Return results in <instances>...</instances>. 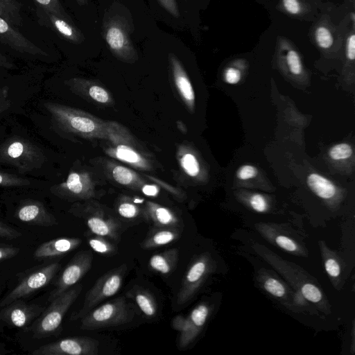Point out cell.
<instances>
[{"instance_id":"cell-21","label":"cell","mask_w":355,"mask_h":355,"mask_svg":"<svg viewBox=\"0 0 355 355\" xmlns=\"http://www.w3.org/2000/svg\"><path fill=\"white\" fill-rule=\"evenodd\" d=\"M306 182L313 192L322 198H331L336 193L334 184L317 173L310 174L307 178Z\"/></svg>"},{"instance_id":"cell-3","label":"cell","mask_w":355,"mask_h":355,"mask_svg":"<svg viewBox=\"0 0 355 355\" xmlns=\"http://www.w3.org/2000/svg\"><path fill=\"white\" fill-rule=\"evenodd\" d=\"M134 316V308L121 297L89 311L80 319V328L94 330L118 326L130 322Z\"/></svg>"},{"instance_id":"cell-5","label":"cell","mask_w":355,"mask_h":355,"mask_svg":"<svg viewBox=\"0 0 355 355\" xmlns=\"http://www.w3.org/2000/svg\"><path fill=\"white\" fill-rule=\"evenodd\" d=\"M60 268L58 262L43 266L27 275L10 293L0 301V307L12 302L26 297L48 285L54 278Z\"/></svg>"},{"instance_id":"cell-9","label":"cell","mask_w":355,"mask_h":355,"mask_svg":"<svg viewBox=\"0 0 355 355\" xmlns=\"http://www.w3.org/2000/svg\"><path fill=\"white\" fill-rule=\"evenodd\" d=\"M44 309L40 305L18 299L2 307L0 311V320L12 327L24 329L26 331Z\"/></svg>"},{"instance_id":"cell-48","label":"cell","mask_w":355,"mask_h":355,"mask_svg":"<svg viewBox=\"0 0 355 355\" xmlns=\"http://www.w3.org/2000/svg\"><path fill=\"white\" fill-rule=\"evenodd\" d=\"M80 6H85L87 4L88 0H76Z\"/></svg>"},{"instance_id":"cell-15","label":"cell","mask_w":355,"mask_h":355,"mask_svg":"<svg viewBox=\"0 0 355 355\" xmlns=\"http://www.w3.org/2000/svg\"><path fill=\"white\" fill-rule=\"evenodd\" d=\"M207 269V261L205 258L198 259L191 265L177 295L176 303L178 306H182L191 298L206 274Z\"/></svg>"},{"instance_id":"cell-4","label":"cell","mask_w":355,"mask_h":355,"mask_svg":"<svg viewBox=\"0 0 355 355\" xmlns=\"http://www.w3.org/2000/svg\"><path fill=\"white\" fill-rule=\"evenodd\" d=\"M126 270V265L123 264L102 275L87 293L82 307L71 314L70 320L81 319L100 302L115 295L121 286Z\"/></svg>"},{"instance_id":"cell-6","label":"cell","mask_w":355,"mask_h":355,"mask_svg":"<svg viewBox=\"0 0 355 355\" xmlns=\"http://www.w3.org/2000/svg\"><path fill=\"white\" fill-rule=\"evenodd\" d=\"M98 340L88 336L64 338L35 349L33 355H96Z\"/></svg>"},{"instance_id":"cell-35","label":"cell","mask_w":355,"mask_h":355,"mask_svg":"<svg viewBox=\"0 0 355 355\" xmlns=\"http://www.w3.org/2000/svg\"><path fill=\"white\" fill-rule=\"evenodd\" d=\"M265 289L275 297H281L285 293L284 286L277 279H268L264 283Z\"/></svg>"},{"instance_id":"cell-22","label":"cell","mask_w":355,"mask_h":355,"mask_svg":"<svg viewBox=\"0 0 355 355\" xmlns=\"http://www.w3.org/2000/svg\"><path fill=\"white\" fill-rule=\"evenodd\" d=\"M22 6L17 0H0V17L15 27L21 26L23 24Z\"/></svg>"},{"instance_id":"cell-16","label":"cell","mask_w":355,"mask_h":355,"mask_svg":"<svg viewBox=\"0 0 355 355\" xmlns=\"http://www.w3.org/2000/svg\"><path fill=\"white\" fill-rule=\"evenodd\" d=\"M82 241L79 238L60 237L42 243L34 252V257L38 260L51 259L64 256L77 248Z\"/></svg>"},{"instance_id":"cell-45","label":"cell","mask_w":355,"mask_h":355,"mask_svg":"<svg viewBox=\"0 0 355 355\" xmlns=\"http://www.w3.org/2000/svg\"><path fill=\"white\" fill-rule=\"evenodd\" d=\"M325 270L327 272L331 277H338L340 275V268L339 264L336 260L333 259H329L325 261L324 263Z\"/></svg>"},{"instance_id":"cell-33","label":"cell","mask_w":355,"mask_h":355,"mask_svg":"<svg viewBox=\"0 0 355 355\" xmlns=\"http://www.w3.org/2000/svg\"><path fill=\"white\" fill-rule=\"evenodd\" d=\"M118 213L123 218L131 219L139 215V210L135 205L129 202H123L119 205Z\"/></svg>"},{"instance_id":"cell-32","label":"cell","mask_w":355,"mask_h":355,"mask_svg":"<svg viewBox=\"0 0 355 355\" xmlns=\"http://www.w3.org/2000/svg\"><path fill=\"white\" fill-rule=\"evenodd\" d=\"M112 175L114 180L121 184H128L133 179L130 171L121 166H117L114 168Z\"/></svg>"},{"instance_id":"cell-41","label":"cell","mask_w":355,"mask_h":355,"mask_svg":"<svg viewBox=\"0 0 355 355\" xmlns=\"http://www.w3.org/2000/svg\"><path fill=\"white\" fill-rule=\"evenodd\" d=\"M250 205L258 212L265 211L267 209V202L265 198L260 194H255L251 197Z\"/></svg>"},{"instance_id":"cell-27","label":"cell","mask_w":355,"mask_h":355,"mask_svg":"<svg viewBox=\"0 0 355 355\" xmlns=\"http://www.w3.org/2000/svg\"><path fill=\"white\" fill-rule=\"evenodd\" d=\"M31 184L28 179L17 175L0 171V187H25Z\"/></svg>"},{"instance_id":"cell-18","label":"cell","mask_w":355,"mask_h":355,"mask_svg":"<svg viewBox=\"0 0 355 355\" xmlns=\"http://www.w3.org/2000/svg\"><path fill=\"white\" fill-rule=\"evenodd\" d=\"M146 218L153 223V227L182 230L178 217L166 207L150 204L146 211Z\"/></svg>"},{"instance_id":"cell-29","label":"cell","mask_w":355,"mask_h":355,"mask_svg":"<svg viewBox=\"0 0 355 355\" xmlns=\"http://www.w3.org/2000/svg\"><path fill=\"white\" fill-rule=\"evenodd\" d=\"M352 154V147L347 144L334 146L329 151V156L334 160L345 159Z\"/></svg>"},{"instance_id":"cell-36","label":"cell","mask_w":355,"mask_h":355,"mask_svg":"<svg viewBox=\"0 0 355 355\" xmlns=\"http://www.w3.org/2000/svg\"><path fill=\"white\" fill-rule=\"evenodd\" d=\"M21 233L0 220V238L13 240L21 236Z\"/></svg>"},{"instance_id":"cell-19","label":"cell","mask_w":355,"mask_h":355,"mask_svg":"<svg viewBox=\"0 0 355 355\" xmlns=\"http://www.w3.org/2000/svg\"><path fill=\"white\" fill-rule=\"evenodd\" d=\"M168 58L177 87L187 101L193 102L194 100V92L180 62L173 53H170Z\"/></svg>"},{"instance_id":"cell-44","label":"cell","mask_w":355,"mask_h":355,"mask_svg":"<svg viewBox=\"0 0 355 355\" xmlns=\"http://www.w3.org/2000/svg\"><path fill=\"white\" fill-rule=\"evenodd\" d=\"M19 252L20 248L17 247H0V261L15 257Z\"/></svg>"},{"instance_id":"cell-39","label":"cell","mask_w":355,"mask_h":355,"mask_svg":"<svg viewBox=\"0 0 355 355\" xmlns=\"http://www.w3.org/2000/svg\"><path fill=\"white\" fill-rule=\"evenodd\" d=\"M12 105L9 98V88L8 86L0 87V114L8 110Z\"/></svg>"},{"instance_id":"cell-10","label":"cell","mask_w":355,"mask_h":355,"mask_svg":"<svg viewBox=\"0 0 355 355\" xmlns=\"http://www.w3.org/2000/svg\"><path fill=\"white\" fill-rule=\"evenodd\" d=\"M35 15L40 26L49 28L63 40L73 44H81L84 42L83 34L73 25L71 20L37 6Z\"/></svg>"},{"instance_id":"cell-17","label":"cell","mask_w":355,"mask_h":355,"mask_svg":"<svg viewBox=\"0 0 355 355\" xmlns=\"http://www.w3.org/2000/svg\"><path fill=\"white\" fill-rule=\"evenodd\" d=\"M182 230L168 227H153L148 236L141 243L144 249H151L168 244L177 240L181 235Z\"/></svg>"},{"instance_id":"cell-28","label":"cell","mask_w":355,"mask_h":355,"mask_svg":"<svg viewBox=\"0 0 355 355\" xmlns=\"http://www.w3.org/2000/svg\"><path fill=\"white\" fill-rule=\"evenodd\" d=\"M37 7L42 8L62 17L71 19L63 9L60 0H33Z\"/></svg>"},{"instance_id":"cell-31","label":"cell","mask_w":355,"mask_h":355,"mask_svg":"<svg viewBox=\"0 0 355 355\" xmlns=\"http://www.w3.org/2000/svg\"><path fill=\"white\" fill-rule=\"evenodd\" d=\"M115 155L118 159L130 163H139L141 162L140 156L125 146H119L116 150Z\"/></svg>"},{"instance_id":"cell-46","label":"cell","mask_w":355,"mask_h":355,"mask_svg":"<svg viewBox=\"0 0 355 355\" xmlns=\"http://www.w3.org/2000/svg\"><path fill=\"white\" fill-rule=\"evenodd\" d=\"M0 66L7 69H14L16 68L14 62L6 55L0 53Z\"/></svg>"},{"instance_id":"cell-47","label":"cell","mask_w":355,"mask_h":355,"mask_svg":"<svg viewBox=\"0 0 355 355\" xmlns=\"http://www.w3.org/2000/svg\"><path fill=\"white\" fill-rule=\"evenodd\" d=\"M158 189L156 186L152 184L144 185L142 188V192L148 196H155L158 193Z\"/></svg>"},{"instance_id":"cell-1","label":"cell","mask_w":355,"mask_h":355,"mask_svg":"<svg viewBox=\"0 0 355 355\" xmlns=\"http://www.w3.org/2000/svg\"><path fill=\"white\" fill-rule=\"evenodd\" d=\"M46 159L41 148L19 136L9 137L0 144V163L14 166L19 173L41 168Z\"/></svg>"},{"instance_id":"cell-42","label":"cell","mask_w":355,"mask_h":355,"mask_svg":"<svg viewBox=\"0 0 355 355\" xmlns=\"http://www.w3.org/2000/svg\"><path fill=\"white\" fill-rule=\"evenodd\" d=\"M160 5L171 15L175 17H180V11L178 9L176 0H157Z\"/></svg>"},{"instance_id":"cell-25","label":"cell","mask_w":355,"mask_h":355,"mask_svg":"<svg viewBox=\"0 0 355 355\" xmlns=\"http://www.w3.org/2000/svg\"><path fill=\"white\" fill-rule=\"evenodd\" d=\"M282 10L291 16H302L310 11L305 0H280Z\"/></svg>"},{"instance_id":"cell-24","label":"cell","mask_w":355,"mask_h":355,"mask_svg":"<svg viewBox=\"0 0 355 355\" xmlns=\"http://www.w3.org/2000/svg\"><path fill=\"white\" fill-rule=\"evenodd\" d=\"M313 38L317 46L323 50L331 49L334 43L331 28L327 23L320 22L313 30Z\"/></svg>"},{"instance_id":"cell-12","label":"cell","mask_w":355,"mask_h":355,"mask_svg":"<svg viewBox=\"0 0 355 355\" xmlns=\"http://www.w3.org/2000/svg\"><path fill=\"white\" fill-rule=\"evenodd\" d=\"M0 42L21 53L48 56L46 51L25 37L15 26L1 17H0Z\"/></svg>"},{"instance_id":"cell-23","label":"cell","mask_w":355,"mask_h":355,"mask_svg":"<svg viewBox=\"0 0 355 355\" xmlns=\"http://www.w3.org/2000/svg\"><path fill=\"white\" fill-rule=\"evenodd\" d=\"M132 296L140 310L148 317H153L157 311V305L153 295L142 288L134 289Z\"/></svg>"},{"instance_id":"cell-43","label":"cell","mask_w":355,"mask_h":355,"mask_svg":"<svg viewBox=\"0 0 355 355\" xmlns=\"http://www.w3.org/2000/svg\"><path fill=\"white\" fill-rule=\"evenodd\" d=\"M275 241L279 247L287 251L293 252L297 250L295 243L285 236H278Z\"/></svg>"},{"instance_id":"cell-7","label":"cell","mask_w":355,"mask_h":355,"mask_svg":"<svg viewBox=\"0 0 355 355\" xmlns=\"http://www.w3.org/2000/svg\"><path fill=\"white\" fill-rule=\"evenodd\" d=\"M93 254L91 250L80 251L73 257L55 283V288L50 293V302L75 284L92 267Z\"/></svg>"},{"instance_id":"cell-8","label":"cell","mask_w":355,"mask_h":355,"mask_svg":"<svg viewBox=\"0 0 355 355\" xmlns=\"http://www.w3.org/2000/svg\"><path fill=\"white\" fill-rule=\"evenodd\" d=\"M103 37L112 53L123 59H130L137 55V51L123 22L112 19L103 26Z\"/></svg>"},{"instance_id":"cell-20","label":"cell","mask_w":355,"mask_h":355,"mask_svg":"<svg viewBox=\"0 0 355 355\" xmlns=\"http://www.w3.org/2000/svg\"><path fill=\"white\" fill-rule=\"evenodd\" d=\"M178 260V250L173 248L153 254L149 260V266L153 270L167 275L175 269Z\"/></svg>"},{"instance_id":"cell-40","label":"cell","mask_w":355,"mask_h":355,"mask_svg":"<svg viewBox=\"0 0 355 355\" xmlns=\"http://www.w3.org/2000/svg\"><path fill=\"white\" fill-rule=\"evenodd\" d=\"M257 169L251 165H243L241 166L236 173L240 180H248L257 175Z\"/></svg>"},{"instance_id":"cell-34","label":"cell","mask_w":355,"mask_h":355,"mask_svg":"<svg viewBox=\"0 0 355 355\" xmlns=\"http://www.w3.org/2000/svg\"><path fill=\"white\" fill-rule=\"evenodd\" d=\"M304 297L312 302H318L322 298L320 290L311 284H305L301 288Z\"/></svg>"},{"instance_id":"cell-26","label":"cell","mask_w":355,"mask_h":355,"mask_svg":"<svg viewBox=\"0 0 355 355\" xmlns=\"http://www.w3.org/2000/svg\"><path fill=\"white\" fill-rule=\"evenodd\" d=\"M88 243L94 251L101 254L111 256L117 252L116 246L102 236L95 234L88 239Z\"/></svg>"},{"instance_id":"cell-11","label":"cell","mask_w":355,"mask_h":355,"mask_svg":"<svg viewBox=\"0 0 355 355\" xmlns=\"http://www.w3.org/2000/svg\"><path fill=\"white\" fill-rule=\"evenodd\" d=\"M15 217L22 223L41 227H51L58 224L56 218L42 202L31 199L20 202L15 210Z\"/></svg>"},{"instance_id":"cell-38","label":"cell","mask_w":355,"mask_h":355,"mask_svg":"<svg viewBox=\"0 0 355 355\" xmlns=\"http://www.w3.org/2000/svg\"><path fill=\"white\" fill-rule=\"evenodd\" d=\"M241 78V71L233 67H227L224 72V78L226 83L229 84H236Z\"/></svg>"},{"instance_id":"cell-37","label":"cell","mask_w":355,"mask_h":355,"mask_svg":"<svg viewBox=\"0 0 355 355\" xmlns=\"http://www.w3.org/2000/svg\"><path fill=\"white\" fill-rule=\"evenodd\" d=\"M89 94L94 100L100 103H106L109 100L107 92L103 88L97 85L91 87Z\"/></svg>"},{"instance_id":"cell-14","label":"cell","mask_w":355,"mask_h":355,"mask_svg":"<svg viewBox=\"0 0 355 355\" xmlns=\"http://www.w3.org/2000/svg\"><path fill=\"white\" fill-rule=\"evenodd\" d=\"M209 314V309L205 304L196 306L189 317L180 322L175 321V328L179 329L180 336L179 338V347L183 349L196 336L198 331L205 324Z\"/></svg>"},{"instance_id":"cell-2","label":"cell","mask_w":355,"mask_h":355,"mask_svg":"<svg viewBox=\"0 0 355 355\" xmlns=\"http://www.w3.org/2000/svg\"><path fill=\"white\" fill-rule=\"evenodd\" d=\"M82 289V284H75L50 301L49 306L43 310L26 331L31 332L33 336L37 339L56 335L66 313L76 300Z\"/></svg>"},{"instance_id":"cell-30","label":"cell","mask_w":355,"mask_h":355,"mask_svg":"<svg viewBox=\"0 0 355 355\" xmlns=\"http://www.w3.org/2000/svg\"><path fill=\"white\" fill-rule=\"evenodd\" d=\"M181 165L190 176H196L199 173L198 162L192 154H185L181 159Z\"/></svg>"},{"instance_id":"cell-13","label":"cell","mask_w":355,"mask_h":355,"mask_svg":"<svg viewBox=\"0 0 355 355\" xmlns=\"http://www.w3.org/2000/svg\"><path fill=\"white\" fill-rule=\"evenodd\" d=\"M83 217L89 230L94 234L119 240L121 225L115 218L105 216L101 211L85 210L83 213H75Z\"/></svg>"}]
</instances>
